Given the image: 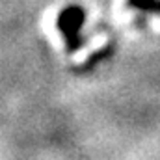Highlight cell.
Here are the masks:
<instances>
[{
  "label": "cell",
  "instance_id": "obj_2",
  "mask_svg": "<svg viewBox=\"0 0 160 160\" xmlns=\"http://www.w3.org/2000/svg\"><path fill=\"white\" fill-rule=\"evenodd\" d=\"M130 8H136L140 11H147V13H157L160 15V0H128Z\"/></svg>",
  "mask_w": 160,
  "mask_h": 160
},
{
  "label": "cell",
  "instance_id": "obj_1",
  "mask_svg": "<svg viewBox=\"0 0 160 160\" xmlns=\"http://www.w3.org/2000/svg\"><path fill=\"white\" fill-rule=\"evenodd\" d=\"M86 22V11L78 4H69L67 8H63L58 15V30L62 32L65 47L69 52H77L82 47V26Z\"/></svg>",
  "mask_w": 160,
  "mask_h": 160
}]
</instances>
